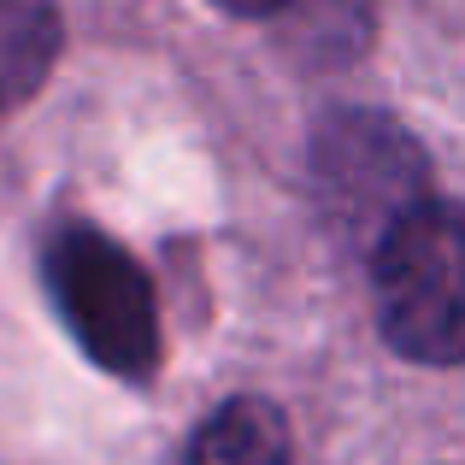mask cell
Wrapping results in <instances>:
<instances>
[{
	"label": "cell",
	"mask_w": 465,
	"mask_h": 465,
	"mask_svg": "<svg viewBox=\"0 0 465 465\" xmlns=\"http://www.w3.org/2000/svg\"><path fill=\"white\" fill-rule=\"evenodd\" d=\"M377 324L419 365H465V206L419 201L371 248Z\"/></svg>",
	"instance_id": "cell-1"
},
{
	"label": "cell",
	"mask_w": 465,
	"mask_h": 465,
	"mask_svg": "<svg viewBox=\"0 0 465 465\" xmlns=\"http://www.w3.org/2000/svg\"><path fill=\"white\" fill-rule=\"evenodd\" d=\"M47 295L65 330L101 371L124 383H148L159 371V307L153 283L113 236L89 224H65L47 242Z\"/></svg>",
	"instance_id": "cell-2"
},
{
	"label": "cell",
	"mask_w": 465,
	"mask_h": 465,
	"mask_svg": "<svg viewBox=\"0 0 465 465\" xmlns=\"http://www.w3.org/2000/svg\"><path fill=\"white\" fill-rule=\"evenodd\" d=\"M424 177H430V165H424L419 142L389 113L336 106V113L318 118V130H312L318 213L348 242H360L365 253H371L419 201H430V194H424Z\"/></svg>",
	"instance_id": "cell-3"
},
{
	"label": "cell",
	"mask_w": 465,
	"mask_h": 465,
	"mask_svg": "<svg viewBox=\"0 0 465 465\" xmlns=\"http://www.w3.org/2000/svg\"><path fill=\"white\" fill-rule=\"evenodd\" d=\"M183 465H289V419L260 395L224 401L194 430Z\"/></svg>",
	"instance_id": "cell-4"
},
{
	"label": "cell",
	"mask_w": 465,
	"mask_h": 465,
	"mask_svg": "<svg viewBox=\"0 0 465 465\" xmlns=\"http://www.w3.org/2000/svg\"><path fill=\"white\" fill-rule=\"evenodd\" d=\"M59 59V12L47 0H0V113L30 101Z\"/></svg>",
	"instance_id": "cell-5"
},
{
	"label": "cell",
	"mask_w": 465,
	"mask_h": 465,
	"mask_svg": "<svg viewBox=\"0 0 465 465\" xmlns=\"http://www.w3.org/2000/svg\"><path fill=\"white\" fill-rule=\"evenodd\" d=\"M289 54L307 65H348L371 35V0H289L277 12Z\"/></svg>",
	"instance_id": "cell-6"
},
{
	"label": "cell",
	"mask_w": 465,
	"mask_h": 465,
	"mask_svg": "<svg viewBox=\"0 0 465 465\" xmlns=\"http://www.w3.org/2000/svg\"><path fill=\"white\" fill-rule=\"evenodd\" d=\"M224 12H236V18H277V12L289 6V0H218Z\"/></svg>",
	"instance_id": "cell-7"
}]
</instances>
